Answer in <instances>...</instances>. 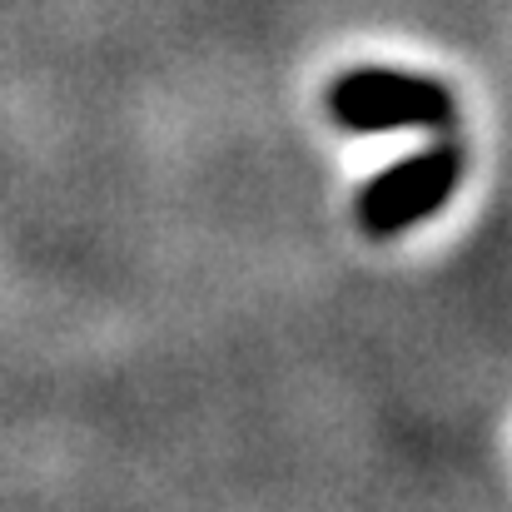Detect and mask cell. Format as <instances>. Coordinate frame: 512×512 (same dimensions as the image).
<instances>
[{"label": "cell", "mask_w": 512, "mask_h": 512, "mask_svg": "<svg viewBox=\"0 0 512 512\" xmlns=\"http://www.w3.org/2000/svg\"><path fill=\"white\" fill-rule=\"evenodd\" d=\"M458 184H463V145L458 140H438L433 150L408 155V160L378 170L363 184V194H358V224L373 239L403 234L418 219H428L433 209H443Z\"/></svg>", "instance_id": "obj_2"}, {"label": "cell", "mask_w": 512, "mask_h": 512, "mask_svg": "<svg viewBox=\"0 0 512 512\" xmlns=\"http://www.w3.org/2000/svg\"><path fill=\"white\" fill-rule=\"evenodd\" d=\"M329 115L348 135L438 130L453 120V90L408 70H348L329 85Z\"/></svg>", "instance_id": "obj_1"}]
</instances>
